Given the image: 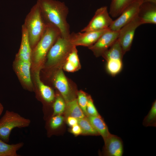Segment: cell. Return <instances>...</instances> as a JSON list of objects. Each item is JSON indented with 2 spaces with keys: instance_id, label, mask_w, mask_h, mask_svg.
Instances as JSON below:
<instances>
[{
  "instance_id": "obj_27",
  "label": "cell",
  "mask_w": 156,
  "mask_h": 156,
  "mask_svg": "<svg viewBox=\"0 0 156 156\" xmlns=\"http://www.w3.org/2000/svg\"><path fill=\"white\" fill-rule=\"evenodd\" d=\"M78 103L85 114L87 116L86 107L88 100V96L83 91L80 90L77 92Z\"/></svg>"
},
{
  "instance_id": "obj_9",
  "label": "cell",
  "mask_w": 156,
  "mask_h": 156,
  "mask_svg": "<svg viewBox=\"0 0 156 156\" xmlns=\"http://www.w3.org/2000/svg\"><path fill=\"white\" fill-rule=\"evenodd\" d=\"M119 31L107 29L100 36L96 42L88 47L94 55L98 57L102 56L118 39Z\"/></svg>"
},
{
  "instance_id": "obj_3",
  "label": "cell",
  "mask_w": 156,
  "mask_h": 156,
  "mask_svg": "<svg viewBox=\"0 0 156 156\" xmlns=\"http://www.w3.org/2000/svg\"><path fill=\"white\" fill-rule=\"evenodd\" d=\"M73 45L69 39L59 36L48 51L46 65L48 66L62 67Z\"/></svg>"
},
{
  "instance_id": "obj_17",
  "label": "cell",
  "mask_w": 156,
  "mask_h": 156,
  "mask_svg": "<svg viewBox=\"0 0 156 156\" xmlns=\"http://www.w3.org/2000/svg\"><path fill=\"white\" fill-rule=\"evenodd\" d=\"M80 67L77 51L75 46L66 58L62 68L66 71L74 72L78 70Z\"/></svg>"
},
{
  "instance_id": "obj_22",
  "label": "cell",
  "mask_w": 156,
  "mask_h": 156,
  "mask_svg": "<svg viewBox=\"0 0 156 156\" xmlns=\"http://www.w3.org/2000/svg\"><path fill=\"white\" fill-rule=\"evenodd\" d=\"M106 69L110 75L114 76L119 73L123 66L122 60L106 61Z\"/></svg>"
},
{
  "instance_id": "obj_8",
  "label": "cell",
  "mask_w": 156,
  "mask_h": 156,
  "mask_svg": "<svg viewBox=\"0 0 156 156\" xmlns=\"http://www.w3.org/2000/svg\"><path fill=\"white\" fill-rule=\"evenodd\" d=\"M141 4L139 1H135L128 6L122 11L119 17L113 21L109 28L113 31H119L138 15Z\"/></svg>"
},
{
  "instance_id": "obj_29",
  "label": "cell",
  "mask_w": 156,
  "mask_h": 156,
  "mask_svg": "<svg viewBox=\"0 0 156 156\" xmlns=\"http://www.w3.org/2000/svg\"><path fill=\"white\" fill-rule=\"evenodd\" d=\"M71 132L75 135H78L82 133L81 129L78 124L72 127Z\"/></svg>"
},
{
  "instance_id": "obj_18",
  "label": "cell",
  "mask_w": 156,
  "mask_h": 156,
  "mask_svg": "<svg viewBox=\"0 0 156 156\" xmlns=\"http://www.w3.org/2000/svg\"><path fill=\"white\" fill-rule=\"evenodd\" d=\"M87 117L94 129L104 140L110 135L107 125L101 116H88Z\"/></svg>"
},
{
  "instance_id": "obj_20",
  "label": "cell",
  "mask_w": 156,
  "mask_h": 156,
  "mask_svg": "<svg viewBox=\"0 0 156 156\" xmlns=\"http://www.w3.org/2000/svg\"><path fill=\"white\" fill-rule=\"evenodd\" d=\"M24 144L23 142L9 144L0 138V156H19L17 151Z\"/></svg>"
},
{
  "instance_id": "obj_16",
  "label": "cell",
  "mask_w": 156,
  "mask_h": 156,
  "mask_svg": "<svg viewBox=\"0 0 156 156\" xmlns=\"http://www.w3.org/2000/svg\"><path fill=\"white\" fill-rule=\"evenodd\" d=\"M31 61H25L18 60L16 64V68L22 80L27 86H31L30 68Z\"/></svg>"
},
{
  "instance_id": "obj_28",
  "label": "cell",
  "mask_w": 156,
  "mask_h": 156,
  "mask_svg": "<svg viewBox=\"0 0 156 156\" xmlns=\"http://www.w3.org/2000/svg\"><path fill=\"white\" fill-rule=\"evenodd\" d=\"M87 116H100L96 108L93 101L90 96H89L88 100L86 107Z\"/></svg>"
},
{
  "instance_id": "obj_10",
  "label": "cell",
  "mask_w": 156,
  "mask_h": 156,
  "mask_svg": "<svg viewBox=\"0 0 156 156\" xmlns=\"http://www.w3.org/2000/svg\"><path fill=\"white\" fill-rule=\"evenodd\" d=\"M107 29L70 34L69 38L73 44L88 47L92 45Z\"/></svg>"
},
{
  "instance_id": "obj_1",
  "label": "cell",
  "mask_w": 156,
  "mask_h": 156,
  "mask_svg": "<svg viewBox=\"0 0 156 156\" xmlns=\"http://www.w3.org/2000/svg\"><path fill=\"white\" fill-rule=\"evenodd\" d=\"M37 3L46 23L55 26L60 31L62 37L69 39L70 34L67 21L68 11L64 4L54 0H38Z\"/></svg>"
},
{
  "instance_id": "obj_21",
  "label": "cell",
  "mask_w": 156,
  "mask_h": 156,
  "mask_svg": "<svg viewBox=\"0 0 156 156\" xmlns=\"http://www.w3.org/2000/svg\"><path fill=\"white\" fill-rule=\"evenodd\" d=\"M66 103V112L67 116H71L78 119L85 117L78 103L77 99L74 98Z\"/></svg>"
},
{
  "instance_id": "obj_2",
  "label": "cell",
  "mask_w": 156,
  "mask_h": 156,
  "mask_svg": "<svg viewBox=\"0 0 156 156\" xmlns=\"http://www.w3.org/2000/svg\"><path fill=\"white\" fill-rule=\"evenodd\" d=\"M24 25L27 30L30 46L33 47L39 40L47 25L37 3L26 16Z\"/></svg>"
},
{
  "instance_id": "obj_4",
  "label": "cell",
  "mask_w": 156,
  "mask_h": 156,
  "mask_svg": "<svg viewBox=\"0 0 156 156\" xmlns=\"http://www.w3.org/2000/svg\"><path fill=\"white\" fill-rule=\"evenodd\" d=\"M59 30L55 26L47 23L44 31L34 49L33 54L35 62L43 61L51 48L60 36Z\"/></svg>"
},
{
  "instance_id": "obj_32",
  "label": "cell",
  "mask_w": 156,
  "mask_h": 156,
  "mask_svg": "<svg viewBox=\"0 0 156 156\" xmlns=\"http://www.w3.org/2000/svg\"><path fill=\"white\" fill-rule=\"evenodd\" d=\"M3 107L2 105L0 103V116L3 110Z\"/></svg>"
},
{
  "instance_id": "obj_11",
  "label": "cell",
  "mask_w": 156,
  "mask_h": 156,
  "mask_svg": "<svg viewBox=\"0 0 156 156\" xmlns=\"http://www.w3.org/2000/svg\"><path fill=\"white\" fill-rule=\"evenodd\" d=\"M54 85L64 98L66 102L75 98L68 81L62 69L55 73L53 78Z\"/></svg>"
},
{
  "instance_id": "obj_23",
  "label": "cell",
  "mask_w": 156,
  "mask_h": 156,
  "mask_svg": "<svg viewBox=\"0 0 156 156\" xmlns=\"http://www.w3.org/2000/svg\"><path fill=\"white\" fill-rule=\"evenodd\" d=\"M78 124L81 129L82 133L92 135H99L92 126L87 117H85L78 119Z\"/></svg>"
},
{
  "instance_id": "obj_30",
  "label": "cell",
  "mask_w": 156,
  "mask_h": 156,
  "mask_svg": "<svg viewBox=\"0 0 156 156\" xmlns=\"http://www.w3.org/2000/svg\"><path fill=\"white\" fill-rule=\"evenodd\" d=\"M68 125L71 127L78 124V119L71 116H68L66 120Z\"/></svg>"
},
{
  "instance_id": "obj_7",
  "label": "cell",
  "mask_w": 156,
  "mask_h": 156,
  "mask_svg": "<svg viewBox=\"0 0 156 156\" xmlns=\"http://www.w3.org/2000/svg\"><path fill=\"white\" fill-rule=\"evenodd\" d=\"M113 21L109 16L106 6L98 9L88 24L81 32L101 30L109 28Z\"/></svg>"
},
{
  "instance_id": "obj_26",
  "label": "cell",
  "mask_w": 156,
  "mask_h": 156,
  "mask_svg": "<svg viewBox=\"0 0 156 156\" xmlns=\"http://www.w3.org/2000/svg\"><path fill=\"white\" fill-rule=\"evenodd\" d=\"M66 106V102L62 97L60 95L57 96L52 105L51 115L61 114L65 110Z\"/></svg>"
},
{
  "instance_id": "obj_15",
  "label": "cell",
  "mask_w": 156,
  "mask_h": 156,
  "mask_svg": "<svg viewBox=\"0 0 156 156\" xmlns=\"http://www.w3.org/2000/svg\"><path fill=\"white\" fill-rule=\"evenodd\" d=\"M39 70L35 74V78L38 88L39 94L42 100L45 102L51 103L55 99V94L53 90L49 86L44 84L41 80Z\"/></svg>"
},
{
  "instance_id": "obj_19",
  "label": "cell",
  "mask_w": 156,
  "mask_h": 156,
  "mask_svg": "<svg viewBox=\"0 0 156 156\" xmlns=\"http://www.w3.org/2000/svg\"><path fill=\"white\" fill-rule=\"evenodd\" d=\"M135 1L143 3V0H112L109 13L114 18L119 16L126 7Z\"/></svg>"
},
{
  "instance_id": "obj_25",
  "label": "cell",
  "mask_w": 156,
  "mask_h": 156,
  "mask_svg": "<svg viewBox=\"0 0 156 156\" xmlns=\"http://www.w3.org/2000/svg\"><path fill=\"white\" fill-rule=\"evenodd\" d=\"M64 120V117L61 114L51 115L47 123L48 129L50 132L56 130L62 124Z\"/></svg>"
},
{
  "instance_id": "obj_24",
  "label": "cell",
  "mask_w": 156,
  "mask_h": 156,
  "mask_svg": "<svg viewBox=\"0 0 156 156\" xmlns=\"http://www.w3.org/2000/svg\"><path fill=\"white\" fill-rule=\"evenodd\" d=\"M143 124L145 127H156V101L153 103L151 109L144 118Z\"/></svg>"
},
{
  "instance_id": "obj_5",
  "label": "cell",
  "mask_w": 156,
  "mask_h": 156,
  "mask_svg": "<svg viewBox=\"0 0 156 156\" xmlns=\"http://www.w3.org/2000/svg\"><path fill=\"white\" fill-rule=\"evenodd\" d=\"M31 120L13 111L6 110L0 119V138L8 143L12 130L14 128L28 127Z\"/></svg>"
},
{
  "instance_id": "obj_6",
  "label": "cell",
  "mask_w": 156,
  "mask_h": 156,
  "mask_svg": "<svg viewBox=\"0 0 156 156\" xmlns=\"http://www.w3.org/2000/svg\"><path fill=\"white\" fill-rule=\"evenodd\" d=\"M138 15L119 30L118 39L124 54L129 51L131 46L135 30L142 25Z\"/></svg>"
},
{
  "instance_id": "obj_13",
  "label": "cell",
  "mask_w": 156,
  "mask_h": 156,
  "mask_svg": "<svg viewBox=\"0 0 156 156\" xmlns=\"http://www.w3.org/2000/svg\"><path fill=\"white\" fill-rule=\"evenodd\" d=\"M156 3L146 2L140 5L138 16L142 24L156 23Z\"/></svg>"
},
{
  "instance_id": "obj_14",
  "label": "cell",
  "mask_w": 156,
  "mask_h": 156,
  "mask_svg": "<svg viewBox=\"0 0 156 156\" xmlns=\"http://www.w3.org/2000/svg\"><path fill=\"white\" fill-rule=\"evenodd\" d=\"M31 47L27 30L23 24L22 27L21 41L18 54V59L25 61H31Z\"/></svg>"
},
{
  "instance_id": "obj_12",
  "label": "cell",
  "mask_w": 156,
  "mask_h": 156,
  "mask_svg": "<svg viewBox=\"0 0 156 156\" xmlns=\"http://www.w3.org/2000/svg\"><path fill=\"white\" fill-rule=\"evenodd\" d=\"M104 140L103 154L106 156H122L123 152V143L121 139L111 134Z\"/></svg>"
},
{
  "instance_id": "obj_31",
  "label": "cell",
  "mask_w": 156,
  "mask_h": 156,
  "mask_svg": "<svg viewBox=\"0 0 156 156\" xmlns=\"http://www.w3.org/2000/svg\"><path fill=\"white\" fill-rule=\"evenodd\" d=\"M146 2L152 3L156 4V0H143V3Z\"/></svg>"
}]
</instances>
